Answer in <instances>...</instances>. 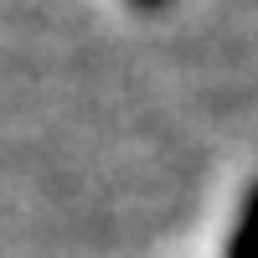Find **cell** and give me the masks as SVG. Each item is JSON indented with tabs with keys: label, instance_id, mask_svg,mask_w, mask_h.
<instances>
[{
	"label": "cell",
	"instance_id": "cell-1",
	"mask_svg": "<svg viewBox=\"0 0 258 258\" xmlns=\"http://www.w3.org/2000/svg\"><path fill=\"white\" fill-rule=\"evenodd\" d=\"M253 238V207H243V217H238V227H232V243H227V258H248V243Z\"/></svg>",
	"mask_w": 258,
	"mask_h": 258
},
{
	"label": "cell",
	"instance_id": "cell-2",
	"mask_svg": "<svg viewBox=\"0 0 258 258\" xmlns=\"http://www.w3.org/2000/svg\"><path fill=\"white\" fill-rule=\"evenodd\" d=\"M135 11H160V6H170V0H129Z\"/></svg>",
	"mask_w": 258,
	"mask_h": 258
}]
</instances>
